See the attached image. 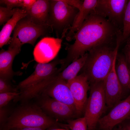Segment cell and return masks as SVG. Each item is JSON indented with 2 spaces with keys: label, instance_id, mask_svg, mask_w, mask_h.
<instances>
[{
  "label": "cell",
  "instance_id": "obj_1",
  "mask_svg": "<svg viewBox=\"0 0 130 130\" xmlns=\"http://www.w3.org/2000/svg\"><path fill=\"white\" fill-rule=\"evenodd\" d=\"M122 31L107 19L94 12L84 20L75 34L74 43L67 48V54L62 59L66 67L71 63L95 47L105 45H116L121 40Z\"/></svg>",
  "mask_w": 130,
  "mask_h": 130
},
{
  "label": "cell",
  "instance_id": "obj_2",
  "mask_svg": "<svg viewBox=\"0 0 130 130\" xmlns=\"http://www.w3.org/2000/svg\"><path fill=\"white\" fill-rule=\"evenodd\" d=\"M120 44L105 45L93 48L88 52L82 70L90 84L104 80L110 72L116 58Z\"/></svg>",
  "mask_w": 130,
  "mask_h": 130
},
{
  "label": "cell",
  "instance_id": "obj_3",
  "mask_svg": "<svg viewBox=\"0 0 130 130\" xmlns=\"http://www.w3.org/2000/svg\"><path fill=\"white\" fill-rule=\"evenodd\" d=\"M58 123L45 114L35 102L29 101L22 103L14 109L0 130L24 127L47 128Z\"/></svg>",
  "mask_w": 130,
  "mask_h": 130
},
{
  "label": "cell",
  "instance_id": "obj_4",
  "mask_svg": "<svg viewBox=\"0 0 130 130\" xmlns=\"http://www.w3.org/2000/svg\"><path fill=\"white\" fill-rule=\"evenodd\" d=\"M61 60L56 59L49 63H38L33 72L16 86L20 93L18 99L26 98L42 87L48 78L59 71L57 66L61 64Z\"/></svg>",
  "mask_w": 130,
  "mask_h": 130
},
{
  "label": "cell",
  "instance_id": "obj_5",
  "mask_svg": "<svg viewBox=\"0 0 130 130\" xmlns=\"http://www.w3.org/2000/svg\"><path fill=\"white\" fill-rule=\"evenodd\" d=\"M49 1L50 25L58 37H65L79 10L63 0Z\"/></svg>",
  "mask_w": 130,
  "mask_h": 130
},
{
  "label": "cell",
  "instance_id": "obj_6",
  "mask_svg": "<svg viewBox=\"0 0 130 130\" xmlns=\"http://www.w3.org/2000/svg\"><path fill=\"white\" fill-rule=\"evenodd\" d=\"M104 80L90 84V92L84 112L87 130H96L98 121L106 108Z\"/></svg>",
  "mask_w": 130,
  "mask_h": 130
},
{
  "label": "cell",
  "instance_id": "obj_7",
  "mask_svg": "<svg viewBox=\"0 0 130 130\" xmlns=\"http://www.w3.org/2000/svg\"><path fill=\"white\" fill-rule=\"evenodd\" d=\"M53 31L51 27L36 24L26 16L17 23L10 43L21 47L26 43L34 46L39 37Z\"/></svg>",
  "mask_w": 130,
  "mask_h": 130
},
{
  "label": "cell",
  "instance_id": "obj_8",
  "mask_svg": "<svg viewBox=\"0 0 130 130\" xmlns=\"http://www.w3.org/2000/svg\"><path fill=\"white\" fill-rule=\"evenodd\" d=\"M34 99L45 114L57 121H67L77 115L74 109L45 94H41Z\"/></svg>",
  "mask_w": 130,
  "mask_h": 130
},
{
  "label": "cell",
  "instance_id": "obj_9",
  "mask_svg": "<svg viewBox=\"0 0 130 130\" xmlns=\"http://www.w3.org/2000/svg\"><path fill=\"white\" fill-rule=\"evenodd\" d=\"M127 0H98L94 12L107 19L122 31Z\"/></svg>",
  "mask_w": 130,
  "mask_h": 130
},
{
  "label": "cell",
  "instance_id": "obj_10",
  "mask_svg": "<svg viewBox=\"0 0 130 130\" xmlns=\"http://www.w3.org/2000/svg\"><path fill=\"white\" fill-rule=\"evenodd\" d=\"M130 119V94L116 104L106 115L99 120V130H113L117 125Z\"/></svg>",
  "mask_w": 130,
  "mask_h": 130
},
{
  "label": "cell",
  "instance_id": "obj_11",
  "mask_svg": "<svg viewBox=\"0 0 130 130\" xmlns=\"http://www.w3.org/2000/svg\"><path fill=\"white\" fill-rule=\"evenodd\" d=\"M66 82L74 100L77 115L80 116L84 113L88 98L87 92L90 86L87 78L82 73Z\"/></svg>",
  "mask_w": 130,
  "mask_h": 130
},
{
  "label": "cell",
  "instance_id": "obj_12",
  "mask_svg": "<svg viewBox=\"0 0 130 130\" xmlns=\"http://www.w3.org/2000/svg\"><path fill=\"white\" fill-rule=\"evenodd\" d=\"M62 41L61 39L50 37L42 38L34 49V60L38 63H48L56 56L59 51Z\"/></svg>",
  "mask_w": 130,
  "mask_h": 130
},
{
  "label": "cell",
  "instance_id": "obj_13",
  "mask_svg": "<svg viewBox=\"0 0 130 130\" xmlns=\"http://www.w3.org/2000/svg\"><path fill=\"white\" fill-rule=\"evenodd\" d=\"M42 93L70 106L76 110L72 95L66 82L58 79V76L39 94Z\"/></svg>",
  "mask_w": 130,
  "mask_h": 130
},
{
  "label": "cell",
  "instance_id": "obj_14",
  "mask_svg": "<svg viewBox=\"0 0 130 130\" xmlns=\"http://www.w3.org/2000/svg\"><path fill=\"white\" fill-rule=\"evenodd\" d=\"M116 58L111 70L104 80V89L107 106L112 108L121 101L124 94L123 90L115 71Z\"/></svg>",
  "mask_w": 130,
  "mask_h": 130
},
{
  "label": "cell",
  "instance_id": "obj_15",
  "mask_svg": "<svg viewBox=\"0 0 130 130\" xmlns=\"http://www.w3.org/2000/svg\"><path fill=\"white\" fill-rule=\"evenodd\" d=\"M21 47L10 44L7 50L0 52V77L11 80L14 74L12 68L13 59L21 51Z\"/></svg>",
  "mask_w": 130,
  "mask_h": 130
},
{
  "label": "cell",
  "instance_id": "obj_16",
  "mask_svg": "<svg viewBox=\"0 0 130 130\" xmlns=\"http://www.w3.org/2000/svg\"><path fill=\"white\" fill-rule=\"evenodd\" d=\"M49 0H36L32 8L27 11L26 17L36 24L51 27L49 20Z\"/></svg>",
  "mask_w": 130,
  "mask_h": 130
},
{
  "label": "cell",
  "instance_id": "obj_17",
  "mask_svg": "<svg viewBox=\"0 0 130 130\" xmlns=\"http://www.w3.org/2000/svg\"><path fill=\"white\" fill-rule=\"evenodd\" d=\"M98 0H84L81 8L78 11L72 26L65 38L70 41L73 39L74 36L89 15L94 11Z\"/></svg>",
  "mask_w": 130,
  "mask_h": 130
},
{
  "label": "cell",
  "instance_id": "obj_18",
  "mask_svg": "<svg viewBox=\"0 0 130 130\" xmlns=\"http://www.w3.org/2000/svg\"><path fill=\"white\" fill-rule=\"evenodd\" d=\"M27 15V11L25 9L22 8H16L12 17L5 24L0 31V48L7 43L10 39L11 33L18 22Z\"/></svg>",
  "mask_w": 130,
  "mask_h": 130
},
{
  "label": "cell",
  "instance_id": "obj_19",
  "mask_svg": "<svg viewBox=\"0 0 130 130\" xmlns=\"http://www.w3.org/2000/svg\"><path fill=\"white\" fill-rule=\"evenodd\" d=\"M115 71L118 80L122 87L124 93L130 90V73L128 64L124 55L118 54L116 57Z\"/></svg>",
  "mask_w": 130,
  "mask_h": 130
},
{
  "label": "cell",
  "instance_id": "obj_20",
  "mask_svg": "<svg viewBox=\"0 0 130 130\" xmlns=\"http://www.w3.org/2000/svg\"><path fill=\"white\" fill-rule=\"evenodd\" d=\"M88 55L86 52L72 62L58 74V78L67 82L76 77L84 65Z\"/></svg>",
  "mask_w": 130,
  "mask_h": 130
},
{
  "label": "cell",
  "instance_id": "obj_21",
  "mask_svg": "<svg viewBox=\"0 0 130 130\" xmlns=\"http://www.w3.org/2000/svg\"><path fill=\"white\" fill-rule=\"evenodd\" d=\"M130 37V0H128L124 12L123 22L121 43Z\"/></svg>",
  "mask_w": 130,
  "mask_h": 130
},
{
  "label": "cell",
  "instance_id": "obj_22",
  "mask_svg": "<svg viewBox=\"0 0 130 130\" xmlns=\"http://www.w3.org/2000/svg\"><path fill=\"white\" fill-rule=\"evenodd\" d=\"M66 121L67 124H62V127L71 130H87V122L84 116L76 119L68 120Z\"/></svg>",
  "mask_w": 130,
  "mask_h": 130
},
{
  "label": "cell",
  "instance_id": "obj_23",
  "mask_svg": "<svg viewBox=\"0 0 130 130\" xmlns=\"http://www.w3.org/2000/svg\"><path fill=\"white\" fill-rule=\"evenodd\" d=\"M11 80L0 77V93L5 92H19L16 86L12 84Z\"/></svg>",
  "mask_w": 130,
  "mask_h": 130
},
{
  "label": "cell",
  "instance_id": "obj_24",
  "mask_svg": "<svg viewBox=\"0 0 130 130\" xmlns=\"http://www.w3.org/2000/svg\"><path fill=\"white\" fill-rule=\"evenodd\" d=\"M19 92H5L0 93V107L6 106L12 100H14L20 95Z\"/></svg>",
  "mask_w": 130,
  "mask_h": 130
},
{
  "label": "cell",
  "instance_id": "obj_25",
  "mask_svg": "<svg viewBox=\"0 0 130 130\" xmlns=\"http://www.w3.org/2000/svg\"><path fill=\"white\" fill-rule=\"evenodd\" d=\"M17 8L10 9L6 7H0V25L7 22L12 17Z\"/></svg>",
  "mask_w": 130,
  "mask_h": 130
},
{
  "label": "cell",
  "instance_id": "obj_26",
  "mask_svg": "<svg viewBox=\"0 0 130 130\" xmlns=\"http://www.w3.org/2000/svg\"><path fill=\"white\" fill-rule=\"evenodd\" d=\"M8 104L0 107V128L6 123L14 109L10 107Z\"/></svg>",
  "mask_w": 130,
  "mask_h": 130
},
{
  "label": "cell",
  "instance_id": "obj_27",
  "mask_svg": "<svg viewBox=\"0 0 130 130\" xmlns=\"http://www.w3.org/2000/svg\"><path fill=\"white\" fill-rule=\"evenodd\" d=\"M23 0H0V4H3L6 6V7L10 9L13 8L21 7L22 6Z\"/></svg>",
  "mask_w": 130,
  "mask_h": 130
},
{
  "label": "cell",
  "instance_id": "obj_28",
  "mask_svg": "<svg viewBox=\"0 0 130 130\" xmlns=\"http://www.w3.org/2000/svg\"><path fill=\"white\" fill-rule=\"evenodd\" d=\"M124 56L128 64L130 65V37L127 40L124 49Z\"/></svg>",
  "mask_w": 130,
  "mask_h": 130
},
{
  "label": "cell",
  "instance_id": "obj_29",
  "mask_svg": "<svg viewBox=\"0 0 130 130\" xmlns=\"http://www.w3.org/2000/svg\"><path fill=\"white\" fill-rule=\"evenodd\" d=\"M63 1L68 5L73 7L78 10L81 8L83 0H63Z\"/></svg>",
  "mask_w": 130,
  "mask_h": 130
},
{
  "label": "cell",
  "instance_id": "obj_30",
  "mask_svg": "<svg viewBox=\"0 0 130 130\" xmlns=\"http://www.w3.org/2000/svg\"><path fill=\"white\" fill-rule=\"evenodd\" d=\"M36 1V0H23L21 8L28 11L32 8Z\"/></svg>",
  "mask_w": 130,
  "mask_h": 130
},
{
  "label": "cell",
  "instance_id": "obj_31",
  "mask_svg": "<svg viewBox=\"0 0 130 130\" xmlns=\"http://www.w3.org/2000/svg\"><path fill=\"white\" fill-rule=\"evenodd\" d=\"M47 129L43 127H24L14 128L10 130H46Z\"/></svg>",
  "mask_w": 130,
  "mask_h": 130
},
{
  "label": "cell",
  "instance_id": "obj_32",
  "mask_svg": "<svg viewBox=\"0 0 130 130\" xmlns=\"http://www.w3.org/2000/svg\"><path fill=\"white\" fill-rule=\"evenodd\" d=\"M119 125L124 130H130V119L124 122Z\"/></svg>",
  "mask_w": 130,
  "mask_h": 130
},
{
  "label": "cell",
  "instance_id": "obj_33",
  "mask_svg": "<svg viewBox=\"0 0 130 130\" xmlns=\"http://www.w3.org/2000/svg\"><path fill=\"white\" fill-rule=\"evenodd\" d=\"M59 123L52 126L47 128L46 130H69L60 127L59 126Z\"/></svg>",
  "mask_w": 130,
  "mask_h": 130
},
{
  "label": "cell",
  "instance_id": "obj_34",
  "mask_svg": "<svg viewBox=\"0 0 130 130\" xmlns=\"http://www.w3.org/2000/svg\"><path fill=\"white\" fill-rule=\"evenodd\" d=\"M113 130H124L121 126L119 125L117 128H114Z\"/></svg>",
  "mask_w": 130,
  "mask_h": 130
},
{
  "label": "cell",
  "instance_id": "obj_35",
  "mask_svg": "<svg viewBox=\"0 0 130 130\" xmlns=\"http://www.w3.org/2000/svg\"><path fill=\"white\" fill-rule=\"evenodd\" d=\"M128 65V67H129V71L130 73V65Z\"/></svg>",
  "mask_w": 130,
  "mask_h": 130
}]
</instances>
